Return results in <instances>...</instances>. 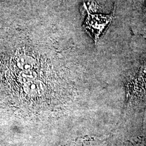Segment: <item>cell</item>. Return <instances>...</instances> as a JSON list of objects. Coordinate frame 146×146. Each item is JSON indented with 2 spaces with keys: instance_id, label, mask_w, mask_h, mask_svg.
Segmentation results:
<instances>
[{
  "instance_id": "6da1fadb",
  "label": "cell",
  "mask_w": 146,
  "mask_h": 146,
  "mask_svg": "<svg viewBox=\"0 0 146 146\" xmlns=\"http://www.w3.org/2000/svg\"><path fill=\"white\" fill-rule=\"evenodd\" d=\"M84 6L87 11V16L84 22V28L85 30L96 42L104 29L112 20V15H104L99 14H92L84 2Z\"/></svg>"
},
{
  "instance_id": "7a4b0ae2",
  "label": "cell",
  "mask_w": 146,
  "mask_h": 146,
  "mask_svg": "<svg viewBox=\"0 0 146 146\" xmlns=\"http://www.w3.org/2000/svg\"><path fill=\"white\" fill-rule=\"evenodd\" d=\"M127 87L129 99L135 101L146 97V65L142 66L133 78L128 79Z\"/></svg>"
}]
</instances>
